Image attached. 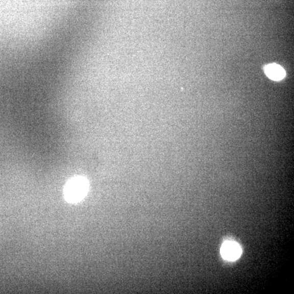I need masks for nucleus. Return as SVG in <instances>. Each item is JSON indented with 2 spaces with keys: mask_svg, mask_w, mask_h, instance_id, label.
<instances>
[{
  "mask_svg": "<svg viewBox=\"0 0 294 294\" xmlns=\"http://www.w3.org/2000/svg\"><path fill=\"white\" fill-rule=\"evenodd\" d=\"M88 189L89 183L85 177H73L64 186V199L70 203H78L85 198Z\"/></svg>",
  "mask_w": 294,
  "mask_h": 294,
  "instance_id": "nucleus-1",
  "label": "nucleus"
},
{
  "mask_svg": "<svg viewBox=\"0 0 294 294\" xmlns=\"http://www.w3.org/2000/svg\"><path fill=\"white\" fill-rule=\"evenodd\" d=\"M241 253L242 250L239 245L235 242H226L220 249V254L222 257L229 261L238 259L240 257Z\"/></svg>",
  "mask_w": 294,
  "mask_h": 294,
  "instance_id": "nucleus-2",
  "label": "nucleus"
},
{
  "mask_svg": "<svg viewBox=\"0 0 294 294\" xmlns=\"http://www.w3.org/2000/svg\"><path fill=\"white\" fill-rule=\"evenodd\" d=\"M266 75L272 80L280 81L284 78L285 71L280 65L276 64H271L265 67Z\"/></svg>",
  "mask_w": 294,
  "mask_h": 294,
  "instance_id": "nucleus-3",
  "label": "nucleus"
}]
</instances>
